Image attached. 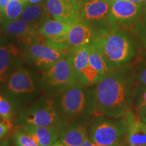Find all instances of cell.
Segmentation results:
<instances>
[{
  "label": "cell",
  "mask_w": 146,
  "mask_h": 146,
  "mask_svg": "<svg viewBox=\"0 0 146 146\" xmlns=\"http://www.w3.org/2000/svg\"><path fill=\"white\" fill-rule=\"evenodd\" d=\"M3 29L6 33L16 36L21 41L27 43H31L38 37V31L22 19L5 21Z\"/></svg>",
  "instance_id": "obj_15"
},
{
  "label": "cell",
  "mask_w": 146,
  "mask_h": 146,
  "mask_svg": "<svg viewBox=\"0 0 146 146\" xmlns=\"http://www.w3.org/2000/svg\"><path fill=\"white\" fill-rule=\"evenodd\" d=\"M127 130L126 118H112L95 115L89 125L88 136L100 146H116L123 144Z\"/></svg>",
  "instance_id": "obj_3"
},
{
  "label": "cell",
  "mask_w": 146,
  "mask_h": 146,
  "mask_svg": "<svg viewBox=\"0 0 146 146\" xmlns=\"http://www.w3.org/2000/svg\"><path fill=\"white\" fill-rule=\"evenodd\" d=\"M16 146H39L31 137L23 131H17L14 134Z\"/></svg>",
  "instance_id": "obj_26"
},
{
  "label": "cell",
  "mask_w": 146,
  "mask_h": 146,
  "mask_svg": "<svg viewBox=\"0 0 146 146\" xmlns=\"http://www.w3.org/2000/svg\"><path fill=\"white\" fill-rule=\"evenodd\" d=\"M13 109L10 102L2 95L0 94V118L1 121L6 123L9 127H12Z\"/></svg>",
  "instance_id": "obj_25"
},
{
  "label": "cell",
  "mask_w": 146,
  "mask_h": 146,
  "mask_svg": "<svg viewBox=\"0 0 146 146\" xmlns=\"http://www.w3.org/2000/svg\"><path fill=\"white\" fill-rule=\"evenodd\" d=\"M70 23L58 21L56 19H48L41 25L38 29L40 38L53 39L67 35ZM39 38V39H40Z\"/></svg>",
  "instance_id": "obj_20"
},
{
  "label": "cell",
  "mask_w": 146,
  "mask_h": 146,
  "mask_svg": "<svg viewBox=\"0 0 146 146\" xmlns=\"http://www.w3.org/2000/svg\"><path fill=\"white\" fill-rule=\"evenodd\" d=\"M141 119L143 120L144 123H146V115L145 116H142V117H141Z\"/></svg>",
  "instance_id": "obj_35"
},
{
  "label": "cell",
  "mask_w": 146,
  "mask_h": 146,
  "mask_svg": "<svg viewBox=\"0 0 146 146\" xmlns=\"http://www.w3.org/2000/svg\"><path fill=\"white\" fill-rule=\"evenodd\" d=\"M91 43L101 52L110 71L131 64L137 52L130 35L118 29L96 36Z\"/></svg>",
  "instance_id": "obj_2"
},
{
  "label": "cell",
  "mask_w": 146,
  "mask_h": 146,
  "mask_svg": "<svg viewBox=\"0 0 146 146\" xmlns=\"http://www.w3.org/2000/svg\"><path fill=\"white\" fill-rule=\"evenodd\" d=\"M132 110L140 118L146 115V85L137 84L133 96Z\"/></svg>",
  "instance_id": "obj_22"
},
{
  "label": "cell",
  "mask_w": 146,
  "mask_h": 146,
  "mask_svg": "<svg viewBox=\"0 0 146 146\" xmlns=\"http://www.w3.org/2000/svg\"><path fill=\"white\" fill-rule=\"evenodd\" d=\"M60 106L66 114L76 116L86 112L95 115L96 98L94 87H87L76 83L63 91L60 99Z\"/></svg>",
  "instance_id": "obj_4"
},
{
  "label": "cell",
  "mask_w": 146,
  "mask_h": 146,
  "mask_svg": "<svg viewBox=\"0 0 146 146\" xmlns=\"http://www.w3.org/2000/svg\"><path fill=\"white\" fill-rule=\"evenodd\" d=\"M76 1H80V2H81V1H83V0H76Z\"/></svg>",
  "instance_id": "obj_38"
},
{
  "label": "cell",
  "mask_w": 146,
  "mask_h": 146,
  "mask_svg": "<svg viewBox=\"0 0 146 146\" xmlns=\"http://www.w3.org/2000/svg\"><path fill=\"white\" fill-rule=\"evenodd\" d=\"M137 84L131 64L110 71L94 86L96 98L95 115L124 117L132 110Z\"/></svg>",
  "instance_id": "obj_1"
},
{
  "label": "cell",
  "mask_w": 146,
  "mask_h": 146,
  "mask_svg": "<svg viewBox=\"0 0 146 146\" xmlns=\"http://www.w3.org/2000/svg\"><path fill=\"white\" fill-rule=\"evenodd\" d=\"M127 130L125 136L127 146H146V123L133 112L125 115Z\"/></svg>",
  "instance_id": "obj_12"
},
{
  "label": "cell",
  "mask_w": 146,
  "mask_h": 146,
  "mask_svg": "<svg viewBox=\"0 0 146 146\" xmlns=\"http://www.w3.org/2000/svg\"><path fill=\"white\" fill-rule=\"evenodd\" d=\"M127 1H130L131 3H135V4L137 5H141V3H143V1L144 0H127Z\"/></svg>",
  "instance_id": "obj_31"
},
{
  "label": "cell",
  "mask_w": 146,
  "mask_h": 146,
  "mask_svg": "<svg viewBox=\"0 0 146 146\" xmlns=\"http://www.w3.org/2000/svg\"><path fill=\"white\" fill-rule=\"evenodd\" d=\"M89 45V64L98 72L101 78H103L110 72L107 64L98 49L91 43Z\"/></svg>",
  "instance_id": "obj_21"
},
{
  "label": "cell",
  "mask_w": 146,
  "mask_h": 146,
  "mask_svg": "<svg viewBox=\"0 0 146 146\" xmlns=\"http://www.w3.org/2000/svg\"><path fill=\"white\" fill-rule=\"evenodd\" d=\"M9 1H10V0H0V13L1 15H3Z\"/></svg>",
  "instance_id": "obj_30"
},
{
  "label": "cell",
  "mask_w": 146,
  "mask_h": 146,
  "mask_svg": "<svg viewBox=\"0 0 146 146\" xmlns=\"http://www.w3.org/2000/svg\"><path fill=\"white\" fill-rule=\"evenodd\" d=\"M10 129H11V127H9L6 123L3 121H0V139H1L7 134Z\"/></svg>",
  "instance_id": "obj_28"
},
{
  "label": "cell",
  "mask_w": 146,
  "mask_h": 146,
  "mask_svg": "<svg viewBox=\"0 0 146 146\" xmlns=\"http://www.w3.org/2000/svg\"><path fill=\"white\" fill-rule=\"evenodd\" d=\"M133 31L146 49V19L137 23L133 28Z\"/></svg>",
  "instance_id": "obj_27"
},
{
  "label": "cell",
  "mask_w": 146,
  "mask_h": 146,
  "mask_svg": "<svg viewBox=\"0 0 146 146\" xmlns=\"http://www.w3.org/2000/svg\"><path fill=\"white\" fill-rule=\"evenodd\" d=\"M110 4L111 0H87L81 3L80 19L94 30L96 36L111 31Z\"/></svg>",
  "instance_id": "obj_5"
},
{
  "label": "cell",
  "mask_w": 146,
  "mask_h": 146,
  "mask_svg": "<svg viewBox=\"0 0 146 146\" xmlns=\"http://www.w3.org/2000/svg\"><path fill=\"white\" fill-rule=\"evenodd\" d=\"M68 54L45 43H35L27 49V56L35 64L47 68Z\"/></svg>",
  "instance_id": "obj_10"
},
{
  "label": "cell",
  "mask_w": 146,
  "mask_h": 146,
  "mask_svg": "<svg viewBox=\"0 0 146 146\" xmlns=\"http://www.w3.org/2000/svg\"><path fill=\"white\" fill-rule=\"evenodd\" d=\"M50 146H64L62 143L61 141H60V140H58V141H56V142H54V143L52 144V145H50Z\"/></svg>",
  "instance_id": "obj_32"
},
{
  "label": "cell",
  "mask_w": 146,
  "mask_h": 146,
  "mask_svg": "<svg viewBox=\"0 0 146 146\" xmlns=\"http://www.w3.org/2000/svg\"><path fill=\"white\" fill-rule=\"evenodd\" d=\"M68 55L78 83L87 87H94L101 80L98 72L89 64V45L74 47Z\"/></svg>",
  "instance_id": "obj_7"
},
{
  "label": "cell",
  "mask_w": 146,
  "mask_h": 146,
  "mask_svg": "<svg viewBox=\"0 0 146 146\" xmlns=\"http://www.w3.org/2000/svg\"><path fill=\"white\" fill-rule=\"evenodd\" d=\"M141 5L127 0H111L109 22L111 30L122 26H129L138 19L141 13Z\"/></svg>",
  "instance_id": "obj_9"
},
{
  "label": "cell",
  "mask_w": 146,
  "mask_h": 146,
  "mask_svg": "<svg viewBox=\"0 0 146 146\" xmlns=\"http://www.w3.org/2000/svg\"><path fill=\"white\" fill-rule=\"evenodd\" d=\"M116 146H127L126 145H125V144H120V145H116Z\"/></svg>",
  "instance_id": "obj_37"
},
{
  "label": "cell",
  "mask_w": 146,
  "mask_h": 146,
  "mask_svg": "<svg viewBox=\"0 0 146 146\" xmlns=\"http://www.w3.org/2000/svg\"><path fill=\"white\" fill-rule=\"evenodd\" d=\"M60 141L64 146H81L87 135V126L74 123L60 130Z\"/></svg>",
  "instance_id": "obj_19"
},
{
  "label": "cell",
  "mask_w": 146,
  "mask_h": 146,
  "mask_svg": "<svg viewBox=\"0 0 146 146\" xmlns=\"http://www.w3.org/2000/svg\"><path fill=\"white\" fill-rule=\"evenodd\" d=\"M20 121L25 126L57 127L60 123V116L54 102L45 99L36 103L21 115Z\"/></svg>",
  "instance_id": "obj_6"
},
{
  "label": "cell",
  "mask_w": 146,
  "mask_h": 146,
  "mask_svg": "<svg viewBox=\"0 0 146 146\" xmlns=\"http://www.w3.org/2000/svg\"><path fill=\"white\" fill-rule=\"evenodd\" d=\"M42 0H29V2L34 3V4H36V3H39L41 2Z\"/></svg>",
  "instance_id": "obj_33"
},
{
  "label": "cell",
  "mask_w": 146,
  "mask_h": 146,
  "mask_svg": "<svg viewBox=\"0 0 146 146\" xmlns=\"http://www.w3.org/2000/svg\"><path fill=\"white\" fill-rule=\"evenodd\" d=\"M95 37L94 30L81 19L70 24L67 33V41L71 49L90 44Z\"/></svg>",
  "instance_id": "obj_13"
},
{
  "label": "cell",
  "mask_w": 146,
  "mask_h": 146,
  "mask_svg": "<svg viewBox=\"0 0 146 146\" xmlns=\"http://www.w3.org/2000/svg\"><path fill=\"white\" fill-rule=\"evenodd\" d=\"M19 1H22V2L26 3H28V2H29V0H19Z\"/></svg>",
  "instance_id": "obj_36"
},
{
  "label": "cell",
  "mask_w": 146,
  "mask_h": 146,
  "mask_svg": "<svg viewBox=\"0 0 146 146\" xmlns=\"http://www.w3.org/2000/svg\"><path fill=\"white\" fill-rule=\"evenodd\" d=\"M23 131L29 134L39 146H50L60 138V131L57 127L25 126Z\"/></svg>",
  "instance_id": "obj_16"
},
{
  "label": "cell",
  "mask_w": 146,
  "mask_h": 146,
  "mask_svg": "<svg viewBox=\"0 0 146 146\" xmlns=\"http://www.w3.org/2000/svg\"><path fill=\"white\" fill-rule=\"evenodd\" d=\"M68 54L46 68L44 72V81L49 87L63 91L78 83Z\"/></svg>",
  "instance_id": "obj_8"
},
{
  "label": "cell",
  "mask_w": 146,
  "mask_h": 146,
  "mask_svg": "<svg viewBox=\"0 0 146 146\" xmlns=\"http://www.w3.org/2000/svg\"><path fill=\"white\" fill-rule=\"evenodd\" d=\"M27 3L19 0H10L5 9L2 16L5 21H12L18 19Z\"/></svg>",
  "instance_id": "obj_23"
},
{
  "label": "cell",
  "mask_w": 146,
  "mask_h": 146,
  "mask_svg": "<svg viewBox=\"0 0 146 146\" xmlns=\"http://www.w3.org/2000/svg\"><path fill=\"white\" fill-rule=\"evenodd\" d=\"M7 87L10 91L16 94L32 93L35 89L31 74L25 68H20L11 74Z\"/></svg>",
  "instance_id": "obj_14"
},
{
  "label": "cell",
  "mask_w": 146,
  "mask_h": 146,
  "mask_svg": "<svg viewBox=\"0 0 146 146\" xmlns=\"http://www.w3.org/2000/svg\"><path fill=\"white\" fill-rule=\"evenodd\" d=\"M0 146H10L7 142H1L0 143Z\"/></svg>",
  "instance_id": "obj_34"
},
{
  "label": "cell",
  "mask_w": 146,
  "mask_h": 146,
  "mask_svg": "<svg viewBox=\"0 0 146 146\" xmlns=\"http://www.w3.org/2000/svg\"><path fill=\"white\" fill-rule=\"evenodd\" d=\"M18 55V48L13 45L0 46V83L8 81Z\"/></svg>",
  "instance_id": "obj_17"
},
{
  "label": "cell",
  "mask_w": 146,
  "mask_h": 146,
  "mask_svg": "<svg viewBox=\"0 0 146 146\" xmlns=\"http://www.w3.org/2000/svg\"><path fill=\"white\" fill-rule=\"evenodd\" d=\"M50 14L43 3L30 5L24 8L21 19L38 31L41 25L49 19Z\"/></svg>",
  "instance_id": "obj_18"
},
{
  "label": "cell",
  "mask_w": 146,
  "mask_h": 146,
  "mask_svg": "<svg viewBox=\"0 0 146 146\" xmlns=\"http://www.w3.org/2000/svg\"><path fill=\"white\" fill-rule=\"evenodd\" d=\"M81 2L76 0H46L45 5L54 19L72 23L80 19Z\"/></svg>",
  "instance_id": "obj_11"
},
{
  "label": "cell",
  "mask_w": 146,
  "mask_h": 146,
  "mask_svg": "<svg viewBox=\"0 0 146 146\" xmlns=\"http://www.w3.org/2000/svg\"><path fill=\"white\" fill-rule=\"evenodd\" d=\"M145 7H146V0H145Z\"/></svg>",
  "instance_id": "obj_39"
},
{
  "label": "cell",
  "mask_w": 146,
  "mask_h": 146,
  "mask_svg": "<svg viewBox=\"0 0 146 146\" xmlns=\"http://www.w3.org/2000/svg\"><path fill=\"white\" fill-rule=\"evenodd\" d=\"M81 146H100V145H97V144L94 143V142L91 141L89 137L88 134H87V135L85 136V139H84L83 143H82Z\"/></svg>",
  "instance_id": "obj_29"
},
{
  "label": "cell",
  "mask_w": 146,
  "mask_h": 146,
  "mask_svg": "<svg viewBox=\"0 0 146 146\" xmlns=\"http://www.w3.org/2000/svg\"><path fill=\"white\" fill-rule=\"evenodd\" d=\"M132 66L137 83L146 85V54L135 60Z\"/></svg>",
  "instance_id": "obj_24"
}]
</instances>
